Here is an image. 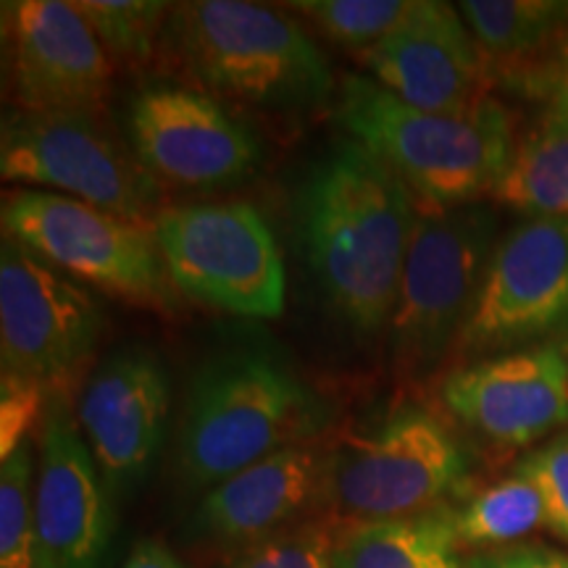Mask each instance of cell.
Instances as JSON below:
<instances>
[{
	"instance_id": "obj_1",
	"label": "cell",
	"mask_w": 568,
	"mask_h": 568,
	"mask_svg": "<svg viewBox=\"0 0 568 568\" xmlns=\"http://www.w3.org/2000/svg\"><path fill=\"white\" fill-rule=\"evenodd\" d=\"M418 201L393 169L347 140L305 176L297 237L326 303L358 335L387 329Z\"/></svg>"
},
{
	"instance_id": "obj_2",
	"label": "cell",
	"mask_w": 568,
	"mask_h": 568,
	"mask_svg": "<svg viewBox=\"0 0 568 568\" xmlns=\"http://www.w3.org/2000/svg\"><path fill=\"white\" fill-rule=\"evenodd\" d=\"M314 389L264 345L213 355L190 385L172 479L184 497L205 495L282 447L311 443L326 426Z\"/></svg>"
},
{
	"instance_id": "obj_3",
	"label": "cell",
	"mask_w": 568,
	"mask_h": 568,
	"mask_svg": "<svg viewBox=\"0 0 568 568\" xmlns=\"http://www.w3.org/2000/svg\"><path fill=\"white\" fill-rule=\"evenodd\" d=\"M335 116L353 142L437 209L495 197L516 155L514 116L497 98L464 113H432L397 101L372 77H347Z\"/></svg>"
},
{
	"instance_id": "obj_4",
	"label": "cell",
	"mask_w": 568,
	"mask_h": 568,
	"mask_svg": "<svg viewBox=\"0 0 568 568\" xmlns=\"http://www.w3.org/2000/svg\"><path fill=\"white\" fill-rule=\"evenodd\" d=\"M197 82L272 111H311L335 92L329 61L290 13L245 0L172 6L163 34Z\"/></svg>"
},
{
	"instance_id": "obj_5",
	"label": "cell",
	"mask_w": 568,
	"mask_h": 568,
	"mask_svg": "<svg viewBox=\"0 0 568 568\" xmlns=\"http://www.w3.org/2000/svg\"><path fill=\"white\" fill-rule=\"evenodd\" d=\"M471 453L435 410L403 403L372 429L329 445L324 514L343 527L403 521L456 506Z\"/></svg>"
},
{
	"instance_id": "obj_6",
	"label": "cell",
	"mask_w": 568,
	"mask_h": 568,
	"mask_svg": "<svg viewBox=\"0 0 568 568\" xmlns=\"http://www.w3.org/2000/svg\"><path fill=\"white\" fill-rule=\"evenodd\" d=\"M495 245L497 219L489 205L437 209L418 203L387 322L389 355L400 372L408 376L432 372L456 347Z\"/></svg>"
},
{
	"instance_id": "obj_7",
	"label": "cell",
	"mask_w": 568,
	"mask_h": 568,
	"mask_svg": "<svg viewBox=\"0 0 568 568\" xmlns=\"http://www.w3.org/2000/svg\"><path fill=\"white\" fill-rule=\"evenodd\" d=\"M0 222L3 237L30 247L77 284L138 308L174 311L176 290L151 224L48 190L6 193Z\"/></svg>"
},
{
	"instance_id": "obj_8",
	"label": "cell",
	"mask_w": 568,
	"mask_h": 568,
	"mask_svg": "<svg viewBox=\"0 0 568 568\" xmlns=\"http://www.w3.org/2000/svg\"><path fill=\"white\" fill-rule=\"evenodd\" d=\"M0 174L151 226L166 209L161 182L98 111H9Z\"/></svg>"
},
{
	"instance_id": "obj_9",
	"label": "cell",
	"mask_w": 568,
	"mask_h": 568,
	"mask_svg": "<svg viewBox=\"0 0 568 568\" xmlns=\"http://www.w3.org/2000/svg\"><path fill=\"white\" fill-rule=\"evenodd\" d=\"M153 232L176 295L245 318H276L284 311L280 245L253 205H166Z\"/></svg>"
},
{
	"instance_id": "obj_10",
	"label": "cell",
	"mask_w": 568,
	"mask_h": 568,
	"mask_svg": "<svg viewBox=\"0 0 568 568\" xmlns=\"http://www.w3.org/2000/svg\"><path fill=\"white\" fill-rule=\"evenodd\" d=\"M105 314L82 284L17 240L0 245V361L3 374L63 397L90 366Z\"/></svg>"
},
{
	"instance_id": "obj_11",
	"label": "cell",
	"mask_w": 568,
	"mask_h": 568,
	"mask_svg": "<svg viewBox=\"0 0 568 568\" xmlns=\"http://www.w3.org/2000/svg\"><path fill=\"white\" fill-rule=\"evenodd\" d=\"M568 337V219H527L497 240L479 297L460 332V358Z\"/></svg>"
},
{
	"instance_id": "obj_12",
	"label": "cell",
	"mask_w": 568,
	"mask_h": 568,
	"mask_svg": "<svg viewBox=\"0 0 568 568\" xmlns=\"http://www.w3.org/2000/svg\"><path fill=\"white\" fill-rule=\"evenodd\" d=\"M126 142L161 184L222 190L245 182L264 161L247 124L203 90L153 84L132 98Z\"/></svg>"
},
{
	"instance_id": "obj_13",
	"label": "cell",
	"mask_w": 568,
	"mask_h": 568,
	"mask_svg": "<svg viewBox=\"0 0 568 568\" xmlns=\"http://www.w3.org/2000/svg\"><path fill=\"white\" fill-rule=\"evenodd\" d=\"M447 416L495 450H524L568 429V351L545 343L453 368L439 385Z\"/></svg>"
},
{
	"instance_id": "obj_14",
	"label": "cell",
	"mask_w": 568,
	"mask_h": 568,
	"mask_svg": "<svg viewBox=\"0 0 568 568\" xmlns=\"http://www.w3.org/2000/svg\"><path fill=\"white\" fill-rule=\"evenodd\" d=\"M329 445L297 443L224 479L182 521L180 542L205 564L324 514Z\"/></svg>"
},
{
	"instance_id": "obj_15",
	"label": "cell",
	"mask_w": 568,
	"mask_h": 568,
	"mask_svg": "<svg viewBox=\"0 0 568 568\" xmlns=\"http://www.w3.org/2000/svg\"><path fill=\"white\" fill-rule=\"evenodd\" d=\"M113 503L67 397H51L40 424L34 568H109Z\"/></svg>"
},
{
	"instance_id": "obj_16",
	"label": "cell",
	"mask_w": 568,
	"mask_h": 568,
	"mask_svg": "<svg viewBox=\"0 0 568 568\" xmlns=\"http://www.w3.org/2000/svg\"><path fill=\"white\" fill-rule=\"evenodd\" d=\"M169 408V374L148 347H119L92 372L77 424L113 500L130 497L151 477L166 439Z\"/></svg>"
},
{
	"instance_id": "obj_17",
	"label": "cell",
	"mask_w": 568,
	"mask_h": 568,
	"mask_svg": "<svg viewBox=\"0 0 568 568\" xmlns=\"http://www.w3.org/2000/svg\"><path fill=\"white\" fill-rule=\"evenodd\" d=\"M3 40L17 109L103 113L113 63L77 3H3Z\"/></svg>"
},
{
	"instance_id": "obj_18",
	"label": "cell",
	"mask_w": 568,
	"mask_h": 568,
	"mask_svg": "<svg viewBox=\"0 0 568 568\" xmlns=\"http://www.w3.org/2000/svg\"><path fill=\"white\" fill-rule=\"evenodd\" d=\"M376 84L432 113H464L493 98L495 77L458 6L414 0L408 17L358 53Z\"/></svg>"
},
{
	"instance_id": "obj_19",
	"label": "cell",
	"mask_w": 568,
	"mask_h": 568,
	"mask_svg": "<svg viewBox=\"0 0 568 568\" xmlns=\"http://www.w3.org/2000/svg\"><path fill=\"white\" fill-rule=\"evenodd\" d=\"M458 11L487 55L495 84L548 55L568 34V0H466Z\"/></svg>"
},
{
	"instance_id": "obj_20",
	"label": "cell",
	"mask_w": 568,
	"mask_h": 568,
	"mask_svg": "<svg viewBox=\"0 0 568 568\" xmlns=\"http://www.w3.org/2000/svg\"><path fill=\"white\" fill-rule=\"evenodd\" d=\"M450 508V506H447ZM447 508L403 521L339 527L337 568H464Z\"/></svg>"
},
{
	"instance_id": "obj_21",
	"label": "cell",
	"mask_w": 568,
	"mask_h": 568,
	"mask_svg": "<svg viewBox=\"0 0 568 568\" xmlns=\"http://www.w3.org/2000/svg\"><path fill=\"white\" fill-rule=\"evenodd\" d=\"M458 550L487 552L524 542L545 527V506L537 487L518 468L493 485L468 493L447 508Z\"/></svg>"
},
{
	"instance_id": "obj_22",
	"label": "cell",
	"mask_w": 568,
	"mask_h": 568,
	"mask_svg": "<svg viewBox=\"0 0 568 568\" xmlns=\"http://www.w3.org/2000/svg\"><path fill=\"white\" fill-rule=\"evenodd\" d=\"M495 201L529 219H568V124L539 122L518 142Z\"/></svg>"
},
{
	"instance_id": "obj_23",
	"label": "cell",
	"mask_w": 568,
	"mask_h": 568,
	"mask_svg": "<svg viewBox=\"0 0 568 568\" xmlns=\"http://www.w3.org/2000/svg\"><path fill=\"white\" fill-rule=\"evenodd\" d=\"M77 9L113 67L140 69L159 51L172 6L159 0H80Z\"/></svg>"
},
{
	"instance_id": "obj_24",
	"label": "cell",
	"mask_w": 568,
	"mask_h": 568,
	"mask_svg": "<svg viewBox=\"0 0 568 568\" xmlns=\"http://www.w3.org/2000/svg\"><path fill=\"white\" fill-rule=\"evenodd\" d=\"M339 527L329 516H311L276 535L222 556L205 568H337Z\"/></svg>"
},
{
	"instance_id": "obj_25",
	"label": "cell",
	"mask_w": 568,
	"mask_h": 568,
	"mask_svg": "<svg viewBox=\"0 0 568 568\" xmlns=\"http://www.w3.org/2000/svg\"><path fill=\"white\" fill-rule=\"evenodd\" d=\"M414 0H295L287 9L308 19L326 40L355 51H368L408 17Z\"/></svg>"
},
{
	"instance_id": "obj_26",
	"label": "cell",
	"mask_w": 568,
	"mask_h": 568,
	"mask_svg": "<svg viewBox=\"0 0 568 568\" xmlns=\"http://www.w3.org/2000/svg\"><path fill=\"white\" fill-rule=\"evenodd\" d=\"M38 453L27 439L0 466V568H34Z\"/></svg>"
},
{
	"instance_id": "obj_27",
	"label": "cell",
	"mask_w": 568,
	"mask_h": 568,
	"mask_svg": "<svg viewBox=\"0 0 568 568\" xmlns=\"http://www.w3.org/2000/svg\"><path fill=\"white\" fill-rule=\"evenodd\" d=\"M516 468L542 497L545 527L568 542V429L531 447Z\"/></svg>"
},
{
	"instance_id": "obj_28",
	"label": "cell",
	"mask_w": 568,
	"mask_h": 568,
	"mask_svg": "<svg viewBox=\"0 0 568 568\" xmlns=\"http://www.w3.org/2000/svg\"><path fill=\"white\" fill-rule=\"evenodd\" d=\"M503 84L539 105V122L568 124V34L548 55Z\"/></svg>"
},
{
	"instance_id": "obj_29",
	"label": "cell",
	"mask_w": 568,
	"mask_h": 568,
	"mask_svg": "<svg viewBox=\"0 0 568 568\" xmlns=\"http://www.w3.org/2000/svg\"><path fill=\"white\" fill-rule=\"evenodd\" d=\"M51 395L38 382L17 374L0 376V460L32 439V426L45 416Z\"/></svg>"
},
{
	"instance_id": "obj_30",
	"label": "cell",
	"mask_w": 568,
	"mask_h": 568,
	"mask_svg": "<svg viewBox=\"0 0 568 568\" xmlns=\"http://www.w3.org/2000/svg\"><path fill=\"white\" fill-rule=\"evenodd\" d=\"M464 568H568V552L542 542H518L500 550L471 552Z\"/></svg>"
},
{
	"instance_id": "obj_31",
	"label": "cell",
	"mask_w": 568,
	"mask_h": 568,
	"mask_svg": "<svg viewBox=\"0 0 568 568\" xmlns=\"http://www.w3.org/2000/svg\"><path fill=\"white\" fill-rule=\"evenodd\" d=\"M122 568H190L163 539H140L132 545Z\"/></svg>"
}]
</instances>
